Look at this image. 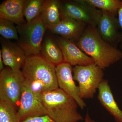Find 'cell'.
I'll list each match as a JSON object with an SVG mask.
<instances>
[{
  "label": "cell",
  "mask_w": 122,
  "mask_h": 122,
  "mask_svg": "<svg viewBox=\"0 0 122 122\" xmlns=\"http://www.w3.org/2000/svg\"><path fill=\"white\" fill-rule=\"evenodd\" d=\"M84 120H85V122H97L92 118L90 116V115L87 112L85 116Z\"/></svg>",
  "instance_id": "obj_24"
},
{
  "label": "cell",
  "mask_w": 122,
  "mask_h": 122,
  "mask_svg": "<svg viewBox=\"0 0 122 122\" xmlns=\"http://www.w3.org/2000/svg\"><path fill=\"white\" fill-rule=\"evenodd\" d=\"M25 78L21 70L9 67L0 72V100L10 103L18 109Z\"/></svg>",
  "instance_id": "obj_7"
},
{
  "label": "cell",
  "mask_w": 122,
  "mask_h": 122,
  "mask_svg": "<svg viewBox=\"0 0 122 122\" xmlns=\"http://www.w3.org/2000/svg\"><path fill=\"white\" fill-rule=\"evenodd\" d=\"M75 44L103 70L122 58V51L103 39L94 26H87Z\"/></svg>",
  "instance_id": "obj_1"
},
{
  "label": "cell",
  "mask_w": 122,
  "mask_h": 122,
  "mask_svg": "<svg viewBox=\"0 0 122 122\" xmlns=\"http://www.w3.org/2000/svg\"><path fill=\"white\" fill-rule=\"evenodd\" d=\"M1 54L5 65L14 70H21L26 56L18 44L9 41L2 40Z\"/></svg>",
  "instance_id": "obj_13"
},
{
  "label": "cell",
  "mask_w": 122,
  "mask_h": 122,
  "mask_svg": "<svg viewBox=\"0 0 122 122\" xmlns=\"http://www.w3.org/2000/svg\"><path fill=\"white\" fill-rule=\"evenodd\" d=\"M14 24L8 20L0 19V34L5 39L18 41V32Z\"/></svg>",
  "instance_id": "obj_21"
},
{
  "label": "cell",
  "mask_w": 122,
  "mask_h": 122,
  "mask_svg": "<svg viewBox=\"0 0 122 122\" xmlns=\"http://www.w3.org/2000/svg\"><path fill=\"white\" fill-rule=\"evenodd\" d=\"M42 93L34 89L25 79L17 111L20 122L29 117L46 115L42 102Z\"/></svg>",
  "instance_id": "obj_8"
},
{
  "label": "cell",
  "mask_w": 122,
  "mask_h": 122,
  "mask_svg": "<svg viewBox=\"0 0 122 122\" xmlns=\"http://www.w3.org/2000/svg\"><path fill=\"white\" fill-rule=\"evenodd\" d=\"M20 35L18 45L26 57L40 55L44 34L47 26L39 16L30 22L17 25Z\"/></svg>",
  "instance_id": "obj_4"
},
{
  "label": "cell",
  "mask_w": 122,
  "mask_h": 122,
  "mask_svg": "<svg viewBox=\"0 0 122 122\" xmlns=\"http://www.w3.org/2000/svg\"><path fill=\"white\" fill-rule=\"evenodd\" d=\"M4 64L3 59H2L1 51L0 50V71L4 69Z\"/></svg>",
  "instance_id": "obj_25"
},
{
  "label": "cell",
  "mask_w": 122,
  "mask_h": 122,
  "mask_svg": "<svg viewBox=\"0 0 122 122\" xmlns=\"http://www.w3.org/2000/svg\"><path fill=\"white\" fill-rule=\"evenodd\" d=\"M60 1L44 0L40 16L47 28L60 22L61 20Z\"/></svg>",
  "instance_id": "obj_17"
},
{
  "label": "cell",
  "mask_w": 122,
  "mask_h": 122,
  "mask_svg": "<svg viewBox=\"0 0 122 122\" xmlns=\"http://www.w3.org/2000/svg\"><path fill=\"white\" fill-rule=\"evenodd\" d=\"M16 109L11 103L0 100V122H20Z\"/></svg>",
  "instance_id": "obj_20"
},
{
  "label": "cell",
  "mask_w": 122,
  "mask_h": 122,
  "mask_svg": "<svg viewBox=\"0 0 122 122\" xmlns=\"http://www.w3.org/2000/svg\"><path fill=\"white\" fill-rule=\"evenodd\" d=\"M40 55L55 66L64 62L63 54L56 41L50 37H46L42 42Z\"/></svg>",
  "instance_id": "obj_16"
},
{
  "label": "cell",
  "mask_w": 122,
  "mask_h": 122,
  "mask_svg": "<svg viewBox=\"0 0 122 122\" xmlns=\"http://www.w3.org/2000/svg\"><path fill=\"white\" fill-rule=\"evenodd\" d=\"M44 1L43 0H25L23 13L27 22L40 16Z\"/></svg>",
  "instance_id": "obj_19"
},
{
  "label": "cell",
  "mask_w": 122,
  "mask_h": 122,
  "mask_svg": "<svg viewBox=\"0 0 122 122\" xmlns=\"http://www.w3.org/2000/svg\"><path fill=\"white\" fill-rule=\"evenodd\" d=\"M57 43L63 54L64 62L71 66H85L95 63L94 60L81 50L73 42L61 37Z\"/></svg>",
  "instance_id": "obj_11"
},
{
  "label": "cell",
  "mask_w": 122,
  "mask_h": 122,
  "mask_svg": "<svg viewBox=\"0 0 122 122\" xmlns=\"http://www.w3.org/2000/svg\"><path fill=\"white\" fill-rule=\"evenodd\" d=\"M98 98L100 103L114 117L116 122H122V111L114 98L108 80L104 79L98 89Z\"/></svg>",
  "instance_id": "obj_14"
},
{
  "label": "cell",
  "mask_w": 122,
  "mask_h": 122,
  "mask_svg": "<svg viewBox=\"0 0 122 122\" xmlns=\"http://www.w3.org/2000/svg\"><path fill=\"white\" fill-rule=\"evenodd\" d=\"M56 72L58 87L73 99L80 108L85 109L86 104L81 98L78 86L75 82L72 66L63 62L56 66Z\"/></svg>",
  "instance_id": "obj_9"
},
{
  "label": "cell",
  "mask_w": 122,
  "mask_h": 122,
  "mask_svg": "<svg viewBox=\"0 0 122 122\" xmlns=\"http://www.w3.org/2000/svg\"><path fill=\"white\" fill-rule=\"evenodd\" d=\"M73 78L79 84L81 98H93L103 81V70L96 64L77 66L73 68Z\"/></svg>",
  "instance_id": "obj_6"
},
{
  "label": "cell",
  "mask_w": 122,
  "mask_h": 122,
  "mask_svg": "<svg viewBox=\"0 0 122 122\" xmlns=\"http://www.w3.org/2000/svg\"><path fill=\"white\" fill-rule=\"evenodd\" d=\"M25 0H6L0 5V19L16 24L25 23L23 10Z\"/></svg>",
  "instance_id": "obj_15"
},
{
  "label": "cell",
  "mask_w": 122,
  "mask_h": 122,
  "mask_svg": "<svg viewBox=\"0 0 122 122\" xmlns=\"http://www.w3.org/2000/svg\"><path fill=\"white\" fill-rule=\"evenodd\" d=\"M21 71L25 79L41 86L44 92L58 88L56 66L40 55L26 57Z\"/></svg>",
  "instance_id": "obj_3"
},
{
  "label": "cell",
  "mask_w": 122,
  "mask_h": 122,
  "mask_svg": "<svg viewBox=\"0 0 122 122\" xmlns=\"http://www.w3.org/2000/svg\"><path fill=\"white\" fill-rule=\"evenodd\" d=\"M61 19H73L87 26L97 27L102 11L92 7L84 0L60 1Z\"/></svg>",
  "instance_id": "obj_5"
},
{
  "label": "cell",
  "mask_w": 122,
  "mask_h": 122,
  "mask_svg": "<svg viewBox=\"0 0 122 122\" xmlns=\"http://www.w3.org/2000/svg\"><path fill=\"white\" fill-rule=\"evenodd\" d=\"M96 28L105 41L116 47L120 44V26L116 15L107 11H102V15Z\"/></svg>",
  "instance_id": "obj_10"
},
{
  "label": "cell",
  "mask_w": 122,
  "mask_h": 122,
  "mask_svg": "<svg viewBox=\"0 0 122 122\" xmlns=\"http://www.w3.org/2000/svg\"><path fill=\"white\" fill-rule=\"evenodd\" d=\"M20 122H55L47 115L29 117Z\"/></svg>",
  "instance_id": "obj_22"
},
{
  "label": "cell",
  "mask_w": 122,
  "mask_h": 122,
  "mask_svg": "<svg viewBox=\"0 0 122 122\" xmlns=\"http://www.w3.org/2000/svg\"><path fill=\"white\" fill-rule=\"evenodd\" d=\"M118 20L120 28L121 30V41L119 45L120 49L122 50V4L118 12Z\"/></svg>",
  "instance_id": "obj_23"
},
{
  "label": "cell",
  "mask_w": 122,
  "mask_h": 122,
  "mask_svg": "<svg viewBox=\"0 0 122 122\" xmlns=\"http://www.w3.org/2000/svg\"><path fill=\"white\" fill-rule=\"evenodd\" d=\"M41 100L46 115L55 122H78L85 119L78 105L71 96L58 88L43 92Z\"/></svg>",
  "instance_id": "obj_2"
},
{
  "label": "cell",
  "mask_w": 122,
  "mask_h": 122,
  "mask_svg": "<svg viewBox=\"0 0 122 122\" xmlns=\"http://www.w3.org/2000/svg\"><path fill=\"white\" fill-rule=\"evenodd\" d=\"M87 25L73 19H61L57 24L48 27L52 32L76 43L83 34Z\"/></svg>",
  "instance_id": "obj_12"
},
{
  "label": "cell",
  "mask_w": 122,
  "mask_h": 122,
  "mask_svg": "<svg viewBox=\"0 0 122 122\" xmlns=\"http://www.w3.org/2000/svg\"><path fill=\"white\" fill-rule=\"evenodd\" d=\"M90 5L102 11H107L116 15L122 4L120 0H84Z\"/></svg>",
  "instance_id": "obj_18"
}]
</instances>
